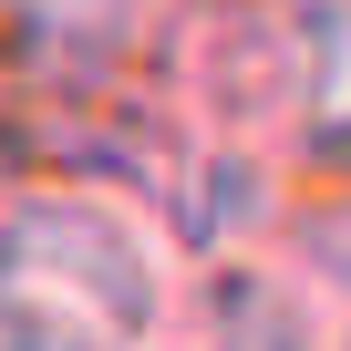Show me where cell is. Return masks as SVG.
I'll return each mask as SVG.
<instances>
[{
    "label": "cell",
    "instance_id": "1",
    "mask_svg": "<svg viewBox=\"0 0 351 351\" xmlns=\"http://www.w3.org/2000/svg\"><path fill=\"white\" fill-rule=\"evenodd\" d=\"M176 269L145 207L62 186L0 207V351H165Z\"/></svg>",
    "mask_w": 351,
    "mask_h": 351
},
{
    "label": "cell",
    "instance_id": "2",
    "mask_svg": "<svg viewBox=\"0 0 351 351\" xmlns=\"http://www.w3.org/2000/svg\"><path fill=\"white\" fill-rule=\"evenodd\" d=\"M197 341H207V351H330L310 289L279 279V269H248V258L197 289Z\"/></svg>",
    "mask_w": 351,
    "mask_h": 351
},
{
    "label": "cell",
    "instance_id": "3",
    "mask_svg": "<svg viewBox=\"0 0 351 351\" xmlns=\"http://www.w3.org/2000/svg\"><path fill=\"white\" fill-rule=\"evenodd\" d=\"M300 134L320 155H351V0L300 11Z\"/></svg>",
    "mask_w": 351,
    "mask_h": 351
},
{
    "label": "cell",
    "instance_id": "4",
    "mask_svg": "<svg viewBox=\"0 0 351 351\" xmlns=\"http://www.w3.org/2000/svg\"><path fill=\"white\" fill-rule=\"evenodd\" d=\"M0 21L32 52H114V42H134L145 0H0Z\"/></svg>",
    "mask_w": 351,
    "mask_h": 351
},
{
    "label": "cell",
    "instance_id": "5",
    "mask_svg": "<svg viewBox=\"0 0 351 351\" xmlns=\"http://www.w3.org/2000/svg\"><path fill=\"white\" fill-rule=\"evenodd\" d=\"M310 310H320V330H330V351H351V207H330V217H310Z\"/></svg>",
    "mask_w": 351,
    "mask_h": 351
}]
</instances>
